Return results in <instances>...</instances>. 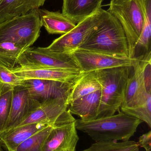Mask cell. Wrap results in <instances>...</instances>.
Wrapping results in <instances>:
<instances>
[{"label": "cell", "mask_w": 151, "mask_h": 151, "mask_svg": "<svg viewBox=\"0 0 151 151\" xmlns=\"http://www.w3.org/2000/svg\"><path fill=\"white\" fill-rule=\"evenodd\" d=\"M77 50L129 57L128 45L118 19L105 10L99 24Z\"/></svg>", "instance_id": "obj_1"}, {"label": "cell", "mask_w": 151, "mask_h": 151, "mask_svg": "<svg viewBox=\"0 0 151 151\" xmlns=\"http://www.w3.org/2000/svg\"><path fill=\"white\" fill-rule=\"evenodd\" d=\"M143 122L121 111L111 116L89 121L75 120L76 129L87 134L95 142L129 141Z\"/></svg>", "instance_id": "obj_2"}, {"label": "cell", "mask_w": 151, "mask_h": 151, "mask_svg": "<svg viewBox=\"0 0 151 151\" xmlns=\"http://www.w3.org/2000/svg\"><path fill=\"white\" fill-rule=\"evenodd\" d=\"M131 66H121L95 71L101 85L97 118L114 115L120 111L125 99Z\"/></svg>", "instance_id": "obj_3"}, {"label": "cell", "mask_w": 151, "mask_h": 151, "mask_svg": "<svg viewBox=\"0 0 151 151\" xmlns=\"http://www.w3.org/2000/svg\"><path fill=\"white\" fill-rule=\"evenodd\" d=\"M106 11L118 19L123 27L127 40L129 57L134 58L143 26V0H111Z\"/></svg>", "instance_id": "obj_4"}, {"label": "cell", "mask_w": 151, "mask_h": 151, "mask_svg": "<svg viewBox=\"0 0 151 151\" xmlns=\"http://www.w3.org/2000/svg\"><path fill=\"white\" fill-rule=\"evenodd\" d=\"M38 9L0 24V43L13 42L27 49L38 40L42 27Z\"/></svg>", "instance_id": "obj_5"}, {"label": "cell", "mask_w": 151, "mask_h": 151, "mask_svg": "<svg viewBox=\"0 0 151 151\" xmlns=\"http://www.w3.org/2000/svg\"><path fill=\"white\" fill-rule=\"evenodd\" d=\"M18 65L30 68L69 69L80 71L71 53L49 51L45 47L27 49L19 58Z\"/></svg>", "instance_id": "obj_6"}, {"label": "cell", "mask_w": 151, "mask_h": 151, "mask_svg": "<svg viewBox=\"0 0 151 151\" xmlns=\"http://www.w3.org/2000/svg\"><path fill=\"white\" fill-rule=\"evenodd\" d=\"M105 10L100 8L76 24L72 30L53 41L45 49L58 53H71L76 50L101 21Z\"/></svg>", "instance_id": "obj_7"}, {"label": "cell", "mask_w": 151, "mask_h": 151, "mask_svg": "<svg viewBox=\"0 0 151 151\" xmlns=\"http://www.w3.org/2000/svg\"><path fill=\"white\" fill-rule=\"evenodd\" d=\"M75 120L68 110L62 114L45 140L42 151H63L76 148L79 137Z\"/></svg>", "instance_id": "obj_8"}, {"label": "cell", "mask_w": 151, "mask_h": 151, "mask_svg": "<svg viewBox=\"0 0 151 151\" xmlns=\"http://www.w3.org/2000/svg\"><path fill=\"white\" fill-rule=\"evenodd\" d=\"M151 59V51L144 55L135 57L132 67L134 73L129 78L125 99L121 107L132 108L142 105L151 95V93H148L146 90L144 78L145 66Z\"/></svg>", "instance_id": "obj_9"}, {"label": "cell", "mask_w": 151, "mask_h": 151, "mask_svg": "<svg viewBox=\"0 0 151 151\" xmlns=\"http://www.w3.org/2000/svg\"><path fill=\"white\" fill-rule=\"evenodd\" d=\"M71 53L83 73L121 66L133 67L135 59V57L131 58L80 50Z\"/></svg>", "instance_id": "obj_10"}, {"label": "cell", "mask_w": 151, "mask_h": 151, "mask_svg": "<svg viewBox=\"0 0 151 151\" xmlns=\"http://www.w3.org/2000/svg\"><path fill=\"white\" fill-rule=\"evenodd\" d=\"M23 80L40 79L74 83L85 73L69 69L30 68L17 66L10 70Z\"/></svg>", "instance_id": "obj_11"}, {"label": "cell", "mask_w": 151, "mask_h": 151, "mask_svg": "<svg viewBox=\"0 0 151 151\" xmlns=\"http://www.w3.org/2000/svg\"><path fill=\"white\" fill-rule=\"evenodd\" d=\"M66 100L67 98H56L42 101L17 127L34 123L54 125L59 116L67 110Z\"/></svg>", "instance_id": "obj_12"}, {"label": "cell", "mask_w": 151, "mask_h": 151, "mask_svg": "<svg viewBox=\"0 0 151 151\" xmlns=\"http://www.w3.org/2000/svg\"><path fill=\"white\" fill-rule=\"evenodd\" d=\"M40 103L33 98L23 85L14 88L10 112L3 131L17 127Z\"/></svg>", "instance_id": "obj_13"}, {"label": "cell", "mask_w": 151, "mask_h": 151, "mask_svg": "<svg viewBox=\"0 0 151 151\" xmlns=\"http://www.w3.org/2000/svg\"><path fill=\"white\" fill-rule=\"evenodd\" d=\"M74 83L50 80L28 79L24 80L23 85L33 98L41 102L50 99L67 98Z\"/></svg>", "instance_id": "obj_14"}, {"label": "cell", "mask_w": 151, "mask_h": 151, "mask_svg": "<svg viewBox=\"0 0 151 151\" xmlns=\"http://www.w3.org/2000/svg\"><path fill=\"white\" fill-rule=\"evenodd\" d=\"M49 124L34 123L17 127L0 134V143L6 151H15L26 140Z\"/></svg>", "instance_id": "obj_15"}, {"label": "cell", "mask_w": 151, "mask_h": 151, "mask_svg": "<svg viewBox=\"0 0 151 151\" xmlns=\"http://www.w3.org/2000/svg\"><path fill=\"white\" fill-rule=\"evenodd\" d=\"M103 0H63L62 13L76 24L102 8Z\"/></svg>", "instance_id": "obj_16"}, {"label": "cell", "mask_w": 151, "mask_h": 151, "mask_svg": "<svg viewBox=\"0 0 151 151\" xmlns=\"http://www.w3.org/2000/svg\"><path fill=\"white\" fill-rule=\"evenodd\" d=\"M101 90L73 101L69 105L68 111L72 114L79 116L82 120L97 119L101 99Z\"/></svg>", "instance_id": "obj_17"}, {"label": "cell", "mask_w": 151, "mask_h": 151, "mask_svg": "<svg viewBox=\"0 0 151 151\" xmlns=\"http://www.w3.org/2000/svg\"><path fill=\"white\" fill-rule=\"evenodd\" d=\"M46 0H0V24L39 9Z\"/></svg>", "instance_id": "obj_18"}, {"label": "cell", "mask_w": 151, "mask_h": 151, "mask_svg": "<svg viewBox=\"0 0 151 151\" xmlns=\"http://www.w3.org/2000/svg\"><path fill=\"white\" fill-rule=\"evenodd\" d=\"M42 26L50 34L64 35L72 30L77 24L59 11L38 9Z\"/></svg>", "instance_id": "obj_19"}, {"label": "cell", "mask_w": 151, "mask_h": 151, "mask_svg": "<svg viewBox=\"0 0 151 151\" xmlns=\"http://www.w3.org/2000/svg\"><path fill=\"white\" fill-rule=\"evenodd\" d=\"M101 85L97 78L95 71L85 73L72 87L66 103H70L78 99L101 89Z\"/></svg>", "instance_id": "obj_20"}, {"label": "cell", "mask_w": 151, "mask_h": 151, "mask_svg": "<svg viewBox=\"0 0 151 151\" xmlns=\"http://www.w3.org/2000/svg\"><path fill=\"white\" fill-rule=\"evenodd\" d=\"M27 49L13 42L0 43V65L11 70L18 66V61Z\"/></svg>", "instance_id": "obj_21"}, {"label": "cell", "mask_w": 151, "mask_h": 151, "mask_svg": "<svg viewBox=\"0 0 151 151\" xmlns=\"http://www.w3.org/2000/svg\"><path fill=\"white\" fill-rule=\"evenodd\" d=\"M82 151H139L138 142L133 141H100L92 144L90 147Z\"/></svg>", "instance_id": "obj_22"}, {"label": "cell", "mask_w": 151, "mask_h": 151, "mask_svg": "<svg viewBox=\"0 0 151 151\" xmlns=\"http://www.w3.org/2000/svg\"><path fill=\"white\" fill-rule=\"evenodd\" d=\"M14 88L0 85V134L4 130L11 108Z\"/></svg>", "instance_id": "obj_23"}, {"label": "cell", "mask_w": 151, "mask_h": 151, "mask_svg": "<svg viewBox=\"0 0 151 151\" xmlns=\"http://www.w3.org/2000/svg\"><path fill=\"white\" fill-rule=\"evenodd\" d=\"M143 26L141 35L137 44L136 49L142 47L147 52L150 51L151 36V0H143Z\"/></svg>", "instance_id": "obj_24"}, {"label": "cell", "mask_w": 151, "mask_h": 151, "mask_svg": "<svg viewBox=\"0 0 151 151\" xmlns=\"http://www.w3.org/2000/svg\"><path fill=\"white\" fill-rule=\"evenodd\" d=\"M53 126L50 125L37 132L21 143L15 151H42L45 140Z\"/></svg>", "instance_id": "obj_25"}, {"label": "cell", "mask_w": 151, "mask_h": 151, "mask_svg": "<svg viewBox=\"0 0 151 151\" xmlns=\"http://www.w3.org/2000/svg\"><path fill=\"white\" fill-rule=\"evenodd\" d=\"M121 110L124 113L145 122L151 128V95L142 105L132 108L121 107Z\"/></svg>", "instance_id": "obj_26"}, {"label": "cell", "mask_w": 151, "mask_h": 151, "mask_svg": "<svg viewBox=\"0 0 151 151\" xmlns=\"http://www.w3.org/2000/svg\"><path fill=\"white\" fill-rule=\"evenodd\" d=\"M24 81L10 69L0 65V85L5 84L15 88L23 85Z\"/></svg>", "instance_id": "obj_27"}, {"label": "cell", "mask_w": 151, "mask_h": 151, "mask_svg": "<svg viewBox=\"0 0 151 151\" xmlns=\"http://www.w3.org/2000/svg\"><path fill=\"white\" fill-rule=\"evenodd\" d=\"M139 147L144 148L146 151H151V131L144 134L139 137Z\"/></svg>", "instance_id": "obj_28"}, {"label": "cell", "mask_w": 151, "mask_h": 151, "mask_svg": "<svg viewBox=\"0 0 151 151\" xmlns=\"http://www.w3.org/2000/svg\"><path fill=\"white\" fill-rule=\"evenodd\" d=\"M151 60L149 61L145 66L144 71V82L146 90L151 93Z\"/></svg>", "instance_id": "obj_29"}, {"label": "cell", "mask_w": 151, "mask_h": 151, "mask_svg": "<svg viewBox=\"0 0 151 151\" xmlns=\"http://www.w3.org/2000/svg\"><path fill=\"white\" fill-rule=\"evenodd\" d=\"M76 148H71V149H67L63 151H75Z\"/></svg>", "instance_id": "obj_30"}, {"label": "cell", "mask_w": 151, "mask_h": 151, "mask_svg": "<svg viewBox=\"0 0 151 151\" xmlns=\"http://www.w3.org/2000/svg\"><path fill=\"white\" fill-rule=\"evenodd\" d=\"M0 151H4L1 147V144H0Z\"/></svg>", "instance_id": "obj_31"}, {"label": "cell", "mask_w": 151, "mask_h": 151, "mask_svg": "<svg viewBox=\"0 0 151 151\" xmlns=\"http://www.w3.org/2000/svg\"></svg>", "instance_id": "obj_32"}, {"label": "cell", "mask_w": 151, "mask_h": 151, "mask_svg": "<svg viewBox=\"0 0 151 151\" xmlns=\"http://www.w3.org/2000/svg\"><path fill=\"white\" fill-rule=\"evenodd\" d=\"M103 1H104V0H103Z\"/></svg>", "instance_id": "obj_33"}]
</instances>
